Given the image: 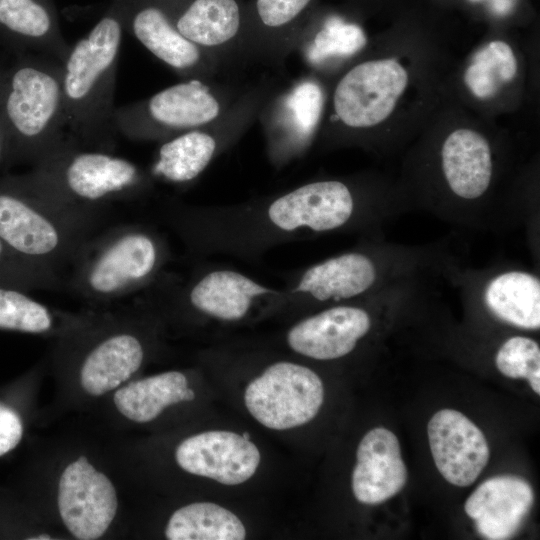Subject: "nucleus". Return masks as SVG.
<instances>
[{
  "instance_id": "ddd939ff",
  "label": "nucleus",
  "mask_w": 540,
  "mask_h": 540,
  "mask_svg": "<svg viewBox=\"0 0 540 540\" xmlns=\"http://www.w3.org/2000/svg\"><path fill=\"white\" fill-rule=\"evenodd\" d=\"M323 400L319 375L308 366L288 360L268 365L244 393L249 413L272 430H288L310 422Z\"/></svg>"
},
{
  "instance_id": "f03ea898",
  "label": "nucleus",
  "mask_w": 540,
  "mask_h": 540,
  "mask_svg": "<svg viewBox=\"0 0 540 540\" xmlns=\"http://www.w3.org/2000/svg\"><path fill=\"white\" fill-rule=\"evenodd\" d=\"M353 248L290 274L282 287L283 310L310 313L363 299L398 284L427 277L445 278L460 262L448 240L425 245L361 237Z\"/></svg>"
},
{
  "instance_id": "e433bc0d",
  "label": "nucleus",
  "mask_w": 540,
  "mask_h": 540,
  "mask_svg": "<svg viewBox=\"0 0 540 540\" xmlns=\"http://www.w3.org/2000/svg\"><path fill=\"white\" fill-rule=\"evenodd\" d=\"M40 536H42V537L36 536V537H33V538H29V539H35V540L52 539V537L49 536V535H40Z\"/></svg>"
},
{
  "instance_id": "2eb2a0df",
  "label": "nucleus",
  "mask_w": 540,
  "mask_h": 540,
  "mask_svg": "<svg viewBox=\"0 0 540 540\" xmlns=\"http://www.w3.org/2000/svg\"><path fill=\"white\" fill-rule=\"evenodd\" d=\"M125 31L183 79L212 81L222 63L176 29L163 0H120Z\"/></svg>"
},
{
  "instance_id": "20e7f679",
  "label": "nucleus",
  "mask_w": 540,
  "mask_h": 540,
  "mask_svg": "<svg viewBox=\"0 0 540 540\" xmlns=\"http://www.w3.org/2000/svg\"><path fill=\"white\" fill-rule=\"evenodd\" d=\"M99 221V215L57 202L27 173L0 177V239L19 259L63 283Z\"/></svg>"
},
{
  "instance_id": "dca6fc26",
  "label": "nucleus",
  "mask_w": 540,
  "mask_h": 540,
  "mask_svg": "<svg viewBox=\"0 0 540 540\" xmlns=\"http://www.w3.org/2000/svg\"><path fill=\"white\" fill-rule=\"evenodd\" d=\"M408 84V74L394 59L355 65L333 93L334 119L351 129H367L384 121Z\"/></svg>"
},
{
  "instance_id": "c9c22d12",
  "label": "nucleus",
  "mask_w": 540,
  "mask_h": 540,
  "mask_svg": "<svg viewBox=\"0 0 540 540\" xmlns=\"http://www.w3.org/2000/svg\"><path fill=\"white\" fill-rule=\"evenodd\" d=\"M511 0H492V7L495 12L504 14L511 9Z\"/></svg>"
},
{
  "instance_id": "393cba45",
  "label": "nucleus",
  "mask_w": 540,
  "mask_h": 540,
  "mask_svg": "<svg viewBox=\"0 0 540 540\" xmlns=\"http://www.w3.org/2000/svg\"><path fill=\"white\" fill-rule=\"evenodd\" d=\"M0 38L16 53L45 54L62 63L71 47L53 0H0Z\"/></svg>"
},
{
  "instance_id": "f704fd0d",
  "label": "nucleus",
  "mask_w": 540,
  "mask_h": 540,
  "mask_svg": "<svg viewBox=\"0 0 540 540\" xmlns=\"http://www.w3.org/2000/svg\"><path fill=\"white\" fill-rule=\"evenodd\" d=\"M12 164V152L6 129L0 119V167Z\"/></svg>"
},
{
  "instance_id": "7ed1b4c3",
  "label": "nucleus",
  "mask_w": 540,
  "mask_h": 540,
  "mask_svg": "<svg viewBox=\"0 0 540 540\" xmlns=\"http://www.w3.org/2000/svg\"><path fill=\"white\" fill-rule=\"evenodd\" d=\"M125 32L120 0H112L62 63L68 137L81 147L113 152V122L120 49Z\"/></svg>"
},
{
  "instance_id": "f8f14e48",
  "label": "nucleus",
  "mask_w": 540,
  "mask_h": 540,
  "mask_svg": "<svg viewBox=\"0 0 540 540\" xmlns=\"http://www.w3.org/2000/svg\"><path fill=\"white\" fill-rule=\"evenodd\" d=\"M263 92L245 93L219 120L161 142L149 170L153 180L174 185L194 182L221 153L238 140L262 104Z\"/></svg>"
},
{
  "instance_id": "9b49d317",
  "label": "nucleus",
  "mask_w": 540,
  "mask_h": 540,
  "mask_svg": "<svg viewBox=\"0 0 540 540\" xmlns=\"http://www.w3.org/2000/svg\"><path fill=\"white\" fill-rule=\"evenodd\" d=\"M445 279L459 289L471 307L494 321L524 330L540 328V277L536 272L509 263L486 268H463L459 263Z\"/></svg>"
},
{
  "instance_id": "6e6552de",
  "label": "nucleus",
  "mask_w": 540,
  "mask_h": 540,
  "mask_svg": "<svg viewBox=\"0 0 540 540\" xmlns=\"http://www.w3.org/2000/svg\"><path fill=\"white\" fill-rule=\"evenodd\" d=\"M145 292L222 323H238L255 312L281 311L285 298L283 288L263 284L223 265H201L182 277L164 272Z\"/></svg>"
},
{
  "instance_id": "4468645a",
  "label": "nucleus",
  "mask_w": 540,
  "mask_h": 540,
  "mask_svg": "<svg viewBox=\"0 0 540 540\" xmlns=\"http://www.w3.org/2000/svg\"><path fill=\"white\" fill-rule=\"evenodd\" d=\"M401 284L363 299L307 313L288 329L286 344L294 353L318 361L348 356L370 334L375 314Z\"/></svg>"
},
{
  "instance_id": "58836bf2",
  "label": "nucleus",
  "mask_w": 540,
  "mask_h": 540,
  "mask_svg": "<svg viewBox=\"0 0 540 540\" xmlns=\"http://www.w3.org/2000/svg\"><path fill=\"white\" fill-rule=\"evenodd\" d=\"M0 73H1V68H0Z\"/></svg>"
},
{
  "instance_id": "a211bd4d",
  "label": "nucleus",
  "mask_w": 540,
  "mask_h": 540,
  "mask_svg": "<svg viewBox=\"0 0 540 540\" xmlns=\"http://www.w3.org/2000/svg\"><path fill=\"white\" fill-rule=\"evenodd\" d=\"M176 29L221 63L245 54L246 5L241 0H163Z\"/></svg>"
},
{
  "instance_id": "1a4fd4ad",
  "label": "nucleus",
  "mask_w": 540,
  "mask_h": 540,
  "mask_svg": "<svg viewBox=\"0 0 540 540\" xmlns=\"http://www.w3.org/2000/svg\"><path fill=\"white\" fill-rule=\"evenodd\" d=\"M240 98L214 87L212 81L191 78L114 111L117 134L134 141L163 142L212 124Z\"/></svg>"
},
{
  "instance_id": "f257e3e1",
  "label": "nucleus",
  "mask_w": 540,
  "mask_h": 540,
  "mask_svg": "<svg viewBox=\"0 0 540 540\" xmlns=\"http://www.w3.org/2000/svg\"><path fill=\"white\" fill-rule=\"evenodd\" d=\"M405 210L353 182L327 178L236 204L172 203L164 217L193 255L253 261L280 245L329 234L383 237L384 225Z\"/></svg>"
},
{
  "instance_id": "423d86ee",
  "label": "nucleus",
  "mask_w": 540,
  "mask_h": 540,
  "mask_svg": "<svg viewBox=\"0 0 540 540\" xmlns=\"http://www.w3.org/2000/svg\"><path fill=\"white\" fill-rule=\"evenodd\" d=\"M171 259L168 240L146 224L95 233L74 259L64 286L76 296L105 302L151 287Z\"/></svg>"
},
{
  "instance_id": "f3484780",
  "label": "nucleus",
  "mask_w": 540,
  "mask_h": 540,
  "mask_svg": "<svg viewBox=\"0 0 540 540\" xmlns=\"http://www.w3.org/2000/svg\"><path fill=\"white\" fill-rule=\"evenodd\" d=\"M57 506L69 533L80 540H96L109 529L118 509L115 486L85 456L63 469L57 489Z\"/></svg>"
},
{
  "instance_id": "4c0bfd02",
  "label": "nucleus",
  "mask_w": 540,
  "mask_h": 540,
  "mask_svg": "<svg viewBox=\"0 0 540 540\" xmlns=\"http://www.w3.org/2000/svg\"><path fill=\"white\" fill-rule=\"evenodd\" d=\"M472 1H479V0H472Z\"/></svg>"
},
{
  "instance_id": "0eeeda50",
  "label": "nucleus",
  "mask_w": 540,
  "mask_h": 540,
  "mask_svg": "<svg viewBox=\"0 0 540 540\" xmlns=\"http://www.w3.org/2000/svg\"><path fill=\"white\" fill-rule=\"evenodd\" d=\"M27 174L57 202L99 216L113 202L147 194L154 182L134 162L113 152L81 147L70 138Z\"/></svg>"
},
{
  "instance_id": "9d476101",
  "label": "nucleus",
  "mask_w": 540,
  "mask_h": 540,
  "mask_svg": "<svg viewBox=\"0 0 540 540\" xmlns=\"http://www.w3.org/2000/svg\"><path fill=\"white\" fill-rule=\"evenodd\" d=\"M440 172L447 195L434 216L471 229L501 230L488 201L494 161L482 134L467 128L450 133L440 149Z\"/></svg>"
},
{
  "instance_id": "bb28decb",
  "label": "nucleus",
  "mask_w": 540,
  "mask_h": 540,
  "mask_svg": "<svg viewBox=\"0 0 540 540\" xmlns=\"http://www.w3.org/2000/svg\"><path fill=\"white\" fill-rule=\"evenodd\" d=\"M195 392L186 375L167 371L132 381L116 390L113 402L118 412L130 421L147 423L162 411L182 401H192Z\"/></svg>"
},
{
  "instance_id": "7c9ffc66",
  "label": "nucleus",
  "mask_w": 540,
  "mask_h": 540,
  "mask_svg": "<svg viewBox=\"0 0 540 540\" xmlns=\"http://www.w3.org/2000/svg\"><path fill=\"white\" fill-rule=\"evenodd\" d=\"M367 39L356 24L347 23L338 16H330L305 47V57L318 65L331 57H349L366 45Z\"/></svg>"
},
{
  "instance_id": "b1692460",
  "label": "nucleus",
  "mask_w": 540,
  "mask_h": 540,
  "mask_svg": "<svg viewBox=\"0 0 540 540\" xmlns=\"http://www.w3.org/2000/svg\"><path fill=\"white\" fill-rule=\"evenodd\" d=\"M146 343L128 327L105 333L84 353L79 365V382L91 396L119 388L142 366Z\"/></svg>"
},
{
  "instance_id": "39448f33",
  "label": "nucleus",
  "mask_w": 540,
  "mask_h": 540,
  "mask_svg": "<svg viewBox=\"0 0 540 540\" xmlns=\"http://www.w3.org/2000/svg\"><path fill=\"white\" fill-rule=\"evenodd\" d=\"M0 119L6 129L12 163L32 166L69 138L62 88V62L40 53H16L1 68Z\"/></svg>"
},
{
  "instance_id": "c85d7f7f",
  "label": "nucleus",
  "mask_w": 540,
  "mask_h": 540,
  "mask_svg": "<svg viewBox=\"0 0 540 540\" xmlns=\"http://www.w3.org/2000/svg\"><path fill=\"white\" fill-rule=\"evenodd\" d=\"M77 319L35 300L27 290L0 283V329L47 334Z\"/></svg>"
},
{
  "instance_id": "aec40b11",
  "label": "nucleus",
  "mask_w": 540,
  "mask_h": 540,
  "mask_svg": "<svg viewBox=\"0 0 540 540\" xmlns=\"http://www.w3.org/2000/svg\"><path fill=\"white\" fill-rule=\"evenodd\" d=\"M320 85L312 80L294 83L266 108L267 151L274 165L282 166L306 148L323 110Z\"/></svg>"
},
{
  "instance_id": "c756f323",
  "label": "nucleus",
  "mask_w": 540,
  "mask_h": 540,
  "mask_svg": "<svg viewBox=\"0 0 540 540\" xmlns=\"http://www.w3.org/2000/svg\"><path fill=\"white\" fill-rule=\"evenodd\" d=\"M517 72V60L511 47L503 41H492L473 58L464 81L479 98L493 96L502 83L511 81Z\"/></svg>"
},
{
  "instance_id": "72a5a7b5",
  "label": "nucleus",
  "mask_w": 540,
  "mask_h": 540,
  "mask_svg": "<svg viewBox=\"0 0 540 540\" xmlns=\"http://www.w3.org/2000/svg\"><path fill=\"white\" fill-rule=\"evenodd\" d=\"M23 424L19 415L0 403V456L13 450L21 441Z\"/></svg>"
},
{
  "instance_id": "cd10ccee",
  "label": "nucleus",
  "mask_w": 540,
  "mask_h": 540,
  "mask_svg": "<svg viewBox=\"0 0 540 540\" xmlns=\"http://www.w3.org/2000/svg\"><path fill=\"white\" fill-rule=\"evenodd\" d=\"M169 540H243L246 529L230 510L211 502H195L172 513L166 528Z\"/></svg>"
},
{
  "instance_id": "2f4dec72",
  "label": "nucleus",
  "mask_w": 540,
  "mask_h": 540,
  "mask_svg": "<svg viewBox=\"0 0 540 540\" xmlns=\"http://www.w3.org/2000/svg\"><path fill=\"white\" fill-rule=\"evenodd\" d=\"M494 362L508 378L526 379L532 390L540 394V347L533 338L513 335L505 339L495 352Z\"/></svg>"
},
{
  "instance_id": "473e14b6",
  "label": "nucleus",
  "mask_w": 540,
  "mask_h": 540,
  "mask_svg": "<svg viewBox=\"0 0 540 540\" xmlns=\"http://www.w3.org/2000/svg\"><path fill=\"white\" fill-rule=\"evenodd\" d=\"M0 283L31 290H55L64 283L19 259L0 239Z\"/></svg>"
},
{
  "instance_id": "4be33fe9",
  "label": "nucleus",
  "mask_w": 540,
  "mask_h": 540,
  "mask_svg": "<svg viewBox=\"0 0 540 540\" xmlns=\"http://www.w3.org/2000/svg\"><path fill=\"white\" fill-rule=\"evenodd\" d=\"M534 500L527 480L505 474L482 482L466 500L464 510L484 538L504 540L519 530Z\"/></svg>"
},
{
  "instance_id": "a878e982",
  "label": "nucleus",
  "mask_w": 540,
  "mask_h": 540,
  "mask_svg": "<svg viewBox=\"0 0 540 540\" xmlns=\"http://www.w3.org/2000/svg\"><path fill=\"white\" fill-rule=\"evenodd\" d=\"M311 2L253 0L246 5L245 54L284 57L296 46V28Z\"/></svg>"
},
{
  "instance_id": "6ab92c4d",
  "label": "nucleus",
  "mask_w": 540,
  "mask_h": 540,
  "mask_svg": "<svg viewBox=\"0 0 540 540\" xmlns=\"http://www.w3.org/2000/svg\"><path fill=\"white\" fill-rule=\"evenodd\" d=\"M257 446L231 431H205L184 439L175 460L184 471L234 486L249 480L260 464Z\"/></svg>"
},
{
  "instance_id": "5701e85b",
  "label": "nucleus",
  "mask_w": 540,
  "mask_h": 540,
  "mask_svg": "<svg viewBox=\"0 0 540 540\" xmlns=\"http://www.w3.org/2000/svg\"><path fill=\"white\" fill-rule=\"evenodd\" d=\"M356 458L351 485L359 502L368 505L382 503L405 486L407 468L398 438L392 431L384 427L368 431L358 445Z\"/></svg>"
},
{
  "instance_id": "412c9836",
  "label": "nucleus",
  "mask_w": 540,
  "mask_h": 540,
  "mask_svg": "<svg viewBox=\"0 0 540 540\" xmlns=\"http://www.w3.org/2000/svg\"><path fill=\"white\" fill-rule=\"evenodd\" d=\"M427 433L434 463L444 479L458 487L471 485L489 460L482 431L461 412L442 409L429 420Z\"/></svg>"
}]
</instances>
